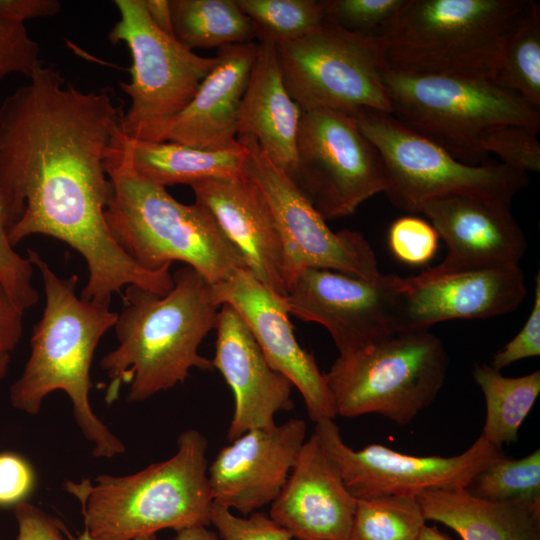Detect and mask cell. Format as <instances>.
<instances>
[{"label":"cell","instance_id":"obj_16","mask_svg":"<svg viewBox=\"0 0 540 540\" xmlns=\"http://www.w3.org/2000/svg\"><path fill=\"white\" fill-rule=\"evenodd\" d=\"M418 213L443 239L447 255L438 265L411 276L414 280L519 266L528 246L506 203L455 195L430 199Z\"/></svg>","mask_w":540,"mask_h":540},{"label":"cell","instance_id":"obj_30","mask_svg":"<svg viewBox=\"0 0 540 540\" xmlns=\"http://www.w3.org/2000/svg\"><path fill=\"white\" fill-rule=\"evenodd\" d=\"M425 525L415 496L357 499L348 540H418Z\"/></svg>","mask_w":540,"mask_h":540},{"label":"cell","instance_id":"obj_37","mask_svg":"<svg viewBox=\"0 0 540 540\" xmlns=\"http://www.w3.org/2000/svg\"><path fill=\"white\" fill-rule=\"evenodd\" d=\"M211 524L222 540H292V535L270 516L256 511L249 517L235 515L230 509L215 503Z\"/></svg>","mask_w":540,"mask_h":540},{"label":"cell","instance_id":"obj_36","mask_svg":"<svg viewBox=\"0 0 540 540\" xmlns=\"http://www.w3.org/2000/svg\"><path fill=\"white\" fill-rule=\"evenodd\" d=\"M439 235L430 222L416 217L396 219L388 230L389 248L400 262L422 266L436 254Z\"/></svg>","mask_w":540,"mask_h":540},{"label":"cell","instance_id":"obj_27","mask_svg":"<svg viewBox=\"0 0 540 540\" xmlns=\"http://www.w3.org/2000/svg\"><path fill=\"white\" fill-rule=\"evenodd\" d=\"M472 376L486 404L480 436L498 448L517 441L519 428L540 394V371L506 377L491 365L477 364Z\"/></svg>","mask_w":540,"mask_h":540},{"label":"cell","instance_id":"obj_11","mask_svg":"<svg viewBox=\"0 0 540 540\" xmlns=\"http://www.w3.org/2000/svg\"><path fill=\"white\" fill-rule=\"evenodd\" d=\"M114 3L120 17L108 39L124 43L132 58L131 80L120 83L130 98L122 133L131 139L156 141L162 127L195 96L216 58L198 55L160 29L144 0Z\"/></svg>","mask_w":540,"mask_h":540},{"label":"cell","instance_id":"obj_13","mask_svg":"<svg viewBox=\"0 0 540 540\" xmlns=\"http://www.w3.org/2000/svg\"><path fill=\"white\" fill-rule=\"evenodd\" d=\"M238 140L248 151L245 173L263 192L283 241L287 288L293 277L306 268L329 269L368 280L381 274L375 253L360 232H333L255 138L240 136Z\"/></svg>","mask_w":540,"mask_h":540},{"label":"cell","instance_id":"obj_45","mask_svg":"<svg viewBox=\"0 0 540 540\" xmlns=\"http://www.w3.org/2000/svg\"><path fill=\"white\" fill-rule=\"evenodd\" d=\"M208 526H192L176 531V535L169 540H222L220 536Z\"/></svg>","mask_w":540,"mask_h":540},{"label":"cell","instance_id":"obj_48","mask_svg":"<svg viewBox=\"0 0 540 540\" xmlns=\"http://www.w3.org/2000/svg\"><path fill=\"white\" fill-rule=\"evenodd\" d=\"M69 538L70 540H93L89 533L87 532V530L84 529L83 533L80 534L78 537H72L70 536L69 534ZM156 534H150V535H145V536H141V537H138L134 540H156Z\"/></svg>","mask_w":540,"mask_h":540},{"label":"cell","instance_id":"obj_40","mask_svg":"<svg viewBox=\"0 0 540 540\" xmlns=\"http://www.w3.org/2000/svg\"><path fill=\"white\" fill-rule=\"evenodd\" d=\"M35 482L34 470L26 459L11 452L0 453V507L26 501Z\"/></svg>","mask_w":540,"mask_h":540},{"label":"cell","instance_id":"obj_19","mask_svg":"<svg viewBox=\"0 0 540 540\" xmlns=\"http://www.w3.org/2000/svg\"><path fill=\"white\" fill-rule=\"evenodd\" d=\"M215 329L213 368L225 379L235 402L227 438L233 441L250 430L273 427L278 412L293 408V385L271 367L250 328L232 306L221 305Z\"/></svg>","mask_w":540,"mask_h":540},{"label":"cell","instance_id":"obj_35","mask_svg":"<svg viewBox=\"0 0 540 540\" xmlns=\"http://www.w3.org/2000/svg\"><path fill=\"white\" fill-rule=\"evenodd\" d=\"M11 221L0 191V281L15 304L24 312L39 301L32 284L33 265L17 253L10 240Z\"/></svg>","mask_w":540,"mask_h":540},{"label":"cell","instance_id":"obj_25","mask_svg":"<svg viewBox=\"0 0 540 540\" xmlns=\"http://www.w3.org/2000/svg\"><path fill=\"white\" fill-rule=\"evenodd\" d=\"M426 521L462 540H540V503L490 501L465 489H427L416 496Z\"/></svg>","mask_w":540,"mask_h":540},{"label":"cell","instance_id":"obj_28","mask_svg":"<svg viewBox=\"0 0 540 540\" xmlns=\"http://www.w3.org/2000/svg\"><path fill=\"white\" fill-rule=\"evenodd\" d=\"M175 38L190 50L241 44L256 38L237 0H169Z\"/></svg>","mask_w":540,"mask_h":540},{"label":"cell","instance_id":"obj_46","mask_svg":"<svg viewBox=\"0 0 540 540\" xmlns=\"http://www.w3.org/2000/svg\"><path fill=\"white\" fill-rule=\"evenodd\" d=\"M418 540H453L435 526H427L421 531Z\"/></svg>","mask_w":540,"mask_h":540},{"label":"cell","instance_id":"obj_32","mask_svg":"<svg viewBox=\"0 0 540 540\" xmlns=\"http://www.w3.org/2000/svg\"><path fill=\"white\" fill-rule=\"evenodd\" d=\"M465 490L490 501L540 503V449L521 459L500 458L476 474Z\"/></svg>","mask_w":540,"mask_h":540},{"label":"cell","instance_id":"obj_23","mask_svg":"<svg viewBox=\"0 0 540 540\" xmlns=\"http://www.w3.org/2000/svg\"><path fill=\"white\" fill-rule=\"evenodd\" d=\"M258 50L255 41L218 48L216 63L195 96L162 127L155 142L210 150L236 146L238 113Z\"/></svg>","mask_w":540,"mask_h":540},{"label":"cell","instance_id":"obj_38","mask_svg":"<svg viewBox=\"0 0 540 540\" xmlns=\"http://www.w3.org/2000/svg\"><path fill=\"white\" fill-rule=\"evenodd\" d=\"M42 64L39 45L25 24L0 20V81L13 73L29 78Z\"/></svg>","mask_w":540,"mask_h":540},{"label":"cell","instance_id":"obj_26","mask_svg":"<svg viewBox=\"0 0 540 540\" xmlns=\"http://www.w3.org/2000/svg\"><path fill=\"white\" fill-rule=\"evenodd\" d=\"M238 142L228 149L210 150L169 141L131 139L123 133L118 138V145L134 171L165 188L243 176L248 151Z\"/></svg>","mask_w":540,"mask_h":540},{"label":"cell","instance_id":"obj_34","mask_svg":"<svg viewBox=\"0 0 540 540\" xmlns=\"http://www.w3.org/2000/svg\"><path fill=\"white\" fill-rule=\"evenodd\" d=\"M539 130L522 125H504L486 135L482 150L497 155L501 163L522 173L540 171Z\"/></svg>","mask_w":540,"mask_h":540},{"label":"cell","instance_id":"obj_47","mask_svg":"<svg viewBox=\"0 0 540 540\" xmlns=\"http://www.w3.org/2000/svg\"><path fill=\"white\" fill-rule=\"evenodd\" d=\"M10 362V354L0 351V381L6 376Z\"/></svg>","mask_w":540,"mask_h":540},{"label":"cell","instance_id":"obj_15","mask_svg":"<svg viewBox=\"0 0 540 540\" xmlns=\"http://www.w3.org/2000/svg\"><path fill=\"white\" fill-rule=\"evenodd\" d=\"M401 288L394 274L368 280L306 268L290 281L285 300L289 314L324 326L343 354L400 332Z\"/></svg>","mask_w":540,"mask_h":540},{"label":"cell","instance_id":"obj_44","mask_svg":"<svg viewBox=\"0 0 540 540\" xmlns=\"http://www.w3.org/2000/svg\"><path fill=\"white\" fill-rule=\"evenodd\" d=\"M149 15L163 31L174 36L169 0H144Z\"/></svg>","mask_w":540,"mask_h":540},{"label":"cell","instance_id":"obj_24","mask_svg":"<svg viewBox=\"0 0 540 540\" xmlns=\"http://www.w3.org/2000/svg\"><path fill=\"white\" fill-rule=\"evenodd\" d=\"M301 116L285 88L276 47L259 43L238 113L237 137L255 138L270 160L290 176L297 161Z\"/></svg>","mask_w":540,"mask_h":540},{"label":"cell","instance_id":"obj_8","mask_svg":"<svg viewBox=\"0 0 540 540\" xmlns=\"http://www.w3.org/2000/svg\"><path fill=\"white\" fill-rule=\"evenodd\" d=\"M448 369L444 344L422 330L339 354L324 375L336 416L377 414L408 425L435 401Z\"/></svg>","mask_w":540,"mask_h":540},{"label":"cell","instance_id":"obj_9","mask_svg":"<svg viewBox=\"0 0 540 540\" xmlns=\"http://www.w3.org/2000/svg\"><path fill=\"white\" fill-rule=\"evenodd\" d=\"M377 149L386 173L384 193L397 208L418 213L435 198L464 195L511 205L529 183L527 174L504 164L469 165L411 130L391 113L360 110L353 114Z\"/></svg>","mask_w":540,"mask_h":540},{"label":"cell","instance_id":"obj_42","mask_svg":"<svg viewBox=\"0 0 540 540\" xmlns=\"http://www.w3.org/2000/svg\"><path fill=\"white\" fill-rule=\"evenodd\" d=\"M22 316L0 281V351L10 354L16 348L23 332Z\"/></svg>","mask_w":540,"mask_h":540},{"label":"cell","instance_id":"obj_1","mask_svg":"<svg viewBox=\"0 0 540 540\" xmlns=\"http://www.w3.org/2000/svg\"><path fill=\"white\" fill-rule=\"evenodd\" d=\"M28 80L0 105V191L11 227L108 200L105 162L122 133L110 89L83 91L44 63Z\"/></svg>","mask_w":540,"mask_h":540},{"label":"cell","instance_id":"obj_14","mask_svg":"<svg viewBox=\"0 0 540 540\" xmlns=\"http://www.w3.org/2000/svg\"><path fill=\"white\" fill-rule=\"evenodd\" d=\"M314 433L356 499L465 489L476 474L505 456L482 436L463 453L442 457L404 454L380 444L354 450L343 441L334 419L316 422Z\"/></svg>","mask_w":540,"mask_h":540},{"label":"cell","instance_id":"obj_10","mask_svg":"<svg viewBox=\"0 0 540 540\" xmlns=\"http://www.w3.org/2000/svg\"><path fill=\"white\" fill-rule=\"evenodd\" d=\"M276 52L285 88L302 112L392 113L382 80L388 66L382 35L324 21L303 37L276 46Z\"/></svg>","mask_w":540,"mask_h":540},{"label":"cell","instance_id":"obj_21","mask_svg":"<svg viewBox=\"0 0 540 540\" xmlns=\"http://www.w3.org/2000/svg\"><path fill=\"white\" fill-rule=\"evenodd\" d=\"M204 206L265 287L285 297L287 265L283 241L272 210L258 185L245 173L236 178L206 179L190 185Z\"/></svg>","mask_w":540,"mask_h":540},{"label":"cell","instance_id":"obj_7","mask_svg":"<svg viewBox=\"0 0 540 540\" xmlns=\"http://www.w3.org/2000/svg\"><path fill=\"white\" fill-rule=\"evenodd\" d=\"M392 115L457 160L487 161L482 141L504 125L540 130V110L493 81L386 67L382 74Z\"/></svg>","mask_w":540,"mask_h":540},{"label":"cell","instance_id":"obj_12","mask_svg":"<svg viewBox=\"0 0 540 540\" xmlns=\"http://www.w3.org/2000/svg\"><path fill=\"white\" fill-rule=\"evenodd\" d=\"M296 148L289 177L325 220L353 214L386 189L382 159L353 114L302 112Z\"/></svg>","mask_w":540,"mask_h":540},{"label":"cell","instance_id":"obj_4","mask_svg":"<svg viewBox=\"0 0 540 540\" xmlns=\"http://www.w3.org/2000/svg\"><path fill=\"white\" fill-rule=\"evenodd\" d=\"M208 442L195 429L177 438V451L126 476L68 480L93 540H134L163 529L209 526L214 500L208 479Z\"/></svg>","mask_w":540,"mask_h":540},{"label":"cell","instance_id":"obj_29","mask_svg":"<svg viewBox=\"0 0 540 540\" xmlns=\"http://www.w3.org/2000/svg\"><path fill=\"white\" fill-rule=\"evenodd\" d=\"M540 110V6L528 1L510 35L493 81Z\"/></svg>","mask_w":540,"mask_h":540},{"label":"cell","instance_id":"obj_33","mask_svg":"<svg viewBox=\"0 0 540 540\" xmlns=\"http://www.w3.org/2000/svg\"><path fill=\"white\" fill-rule=\"evenodd\" d=\"M405 0H324L325 21L347 30L380 35Z\"/></svg>","mask_w":540,"mask_h":540},{"label":"cell","instance_id":"obj_43","mask_svg":"<svg viewBox=\"0 0 540 540\" xmlns=\"http://www.w3.org/2000/svg\"><path fill=\"white\" fill-rule=\"evenodd\" d=\"M61 8L57 0H0V20L22 23L56 15Z\"/></svg>","mask_w":540,"mask_h":540},{"label":"cell","instance_id":"obj_41","mask_svg":"<svg viewBox=\"0 0 540 540\" xmlns=\"http://www.w3.org/2000/svg\"><path fill=\"white\" fill-rule=\"evenodd\" d=\"M18 526L17 540H65L67 533L60 520L26 501L14 507Z\"/></svg>","mask_w":540,"mask_h":540},{"label":"cell","instance_id":"obj_5","mask_svg":"<svg viewBox=\"0 0 540 540\" xmlns=\"http://www.w3.org/2000/svg\"><path fill=\"white\" fill-rule=\"evenodd\" d=\"M118 138L105 162L111 182L105 217L124 252L147 271L184 262L212 285L247 269L213 215L196 202L177 201L165 187L138 175Z\"/></svg>","mask_w":540,"mask_h":540},{"label":"cell","instance_id":"obj_2","mask_svg":"<svg viewBox=\"0 0 540 540\" xmlns=\"http://www.w3.org/2000/svg\"><path fill=\"white\" fill-rule=\"evenodd\" d=\"M173 280V288L163 296L136 285L123 289L114 325L118 345L100 362L110 380L108 403L122 385L129 386V401L141 402L184 382L193 368L214 369L212 360L198 352L215 329L221 307L213 286L187 265Z\"/></svg>","mask_w":540,"mask_h":540},{"label":"cell","instance_id":"obj_22","mask_svg":"<svg viewBox=\"0 0 540 540\" xmlns=\"http://www.w3.org/2000/svg\"><path fill=\"white\" fill-rule=\"evenodd\" d=\"M357 499L313 432L269 516L297 540H348Z\"/></svg>","mask_w":540,"mask_h":540},{"label":"cell","instance_id":"obj_20","mask_svg":"<svg viewBox=\"0 0 540 540\" xmlns=\"http://www.w3.org/2000/svg\"><path fill=\"white\" fill-rule=\"evenodd\" d=\"M527 290L520 266L427 280L402 277L399 328L422 331L452 319H481L516 310Z\"/></svg>","mask_w":540,"mask_h":540},{"label":"cell","instance_id":"obj_31","mask_svg":"<svg viewBox=\"0 0 540 540\" xmlns=\"http://www.w3.org/2000/svg\"><path fill=\"white\" fill-rule=\"evenodd\" d=\"M251 19L258 43L276 46L295 41L325 21L322 1L237 0Z\"/></svg>","mask_w":540,"mask_h":540},{"label":"cell","instance_id":"obj_39","mask_svg":"<svg viewBox=\"0 0 540 540\" xmlns=\"http://www.w3.org/2000/svg\"><path fill=\"white\" fill-rule=\"evenodd\" d=\"M532 310L517 335L492 358L491 366L501 371L512 363L540 355V273L535 277Z\"/></svg>","mask_w":540,"mask_h":540},{"label":"cell","instance_id":"obj_17","mask_svg":"<svg viewBox=\"0 0 540 540\" xmlns=\"http://www.w3.org/2000/svg\"><path fill=\"white\" fill-rule=\"evenodd\" d=\"M212 286L216 301L232 306L241 315L271 367L299 391L310 419L315 423L334 419L325 375L313 354L298 343L285 297L265 287L248 269L237 270Z\"/></svg>","mask_w":540,"mask_h":540},{"label":"cell","instance_id":"obj_18","mask_svg":"<svg viewBox=\"0 0 540 540\" xmlns=\"http://www.w3.org/2000/svg\"><path fill=\"white\" fill-rule=\"evenodd\" d=\"M305 421L292 418L253 429L223 447L208 467L212 497L248 515L276 499L306 441Z\"/></svg>","mask_w":540,"mask_h":540},{"label":"cell","instance_id":"obj_6","mask_svg":"<svg viewBox=\"0 0 540 540\" xmlns=\"http://www.w3.org/2000/svg\"><path fill=\"white\" fill-rule=\"evenodd\" d=\"M529 0H405L380 35L388 66L494 81Z\"/></svg>","mask_w":540,"mask_h":540},{"label":"cell","instance_id":"obj_3","mask_svg":"<svg viewBox=\"0 0 540 540\" xmlns=\"http://www.w3.org/2000/svg\"><path fill=\"white\" fill-rule=\"evenodd\" d=\"M27 253L40 271L45 307L33 326L30 356L10 387V403L21 412L37 415L50 393L63 391L71 400L76 424L93 446V456L120 455L125 445L97 417L89 400L94 352L102 336L114 327L118 314L109 306L78 297L77 275L61 278L36 251L28 249Z\"/></svg>","mask_w":540,"mask_h":540}]
</instances>
